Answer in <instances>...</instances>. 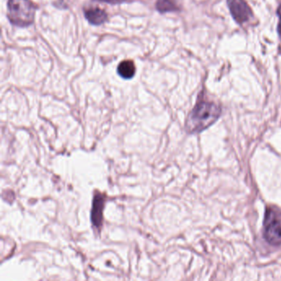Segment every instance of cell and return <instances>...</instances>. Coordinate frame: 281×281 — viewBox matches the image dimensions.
<instances>
[{
  "label": "cell",
  "instance_id": "cell-1",
  "mask_svg": "<svg viewBox=\"0 0 281 281\" xmlns=\"http://www.w3.org/2000/svg\"><path fill=\"white\" fill-rule=\"evenodd\" d=\"M221 113L218 105L210 102L202 101L196 104L189 116L186 128L191 133H199L216 122Z\"/></svg>",
  "mask_w": 281,
  "mask_h": 281
},
{
  "label": "cell",
  "instance_id": "cell-2",
  "mask_svg": "<svg viewBox=\"0 0 281 281\" xmlns=\"http://www.w3.org/2000/svg\"><path fill=\"white\" fill-rule=\"evenodd\" d=\"M36 8L30 0H8V18L11 24L26 27L34 22Z\"/></svg>",
  "mask_w": 281,
  "mask_h": 281
},
{
  "label": "cell",
  "instance_id": "cell-3",
  "mask_svg": "<svg viewBox=\"0 0 281 281\" xmlns=\"http://www.w3.org/2000/svg\"><path fill=\"white\" fill-rule=\"evenodd\" d=\"M264 237L271 245H281V209L276 208L266 209L264 219Z\"/></svg>",
  "mask_w": 281,
  "mask_h": 281
},
{
  "label": "cell",
  "instance_id": "cell-4",
  "mask_svg": "<svg viewBox=\"0 0 281 281\" xmlns=\"http://www.w3.org/2000/svg\"><path fill=\"white\" fill-rule=\"evenodd\" d=\"M230 13L237 24L248 23L253 17V13L245 0H227Z\"/></svg>",
  "mask_w": 281,
  "mask_h": 281
},
{
  "label": "cell",
  "instance_id": "cell-5",
  "mask_svg": "<svg viewBox=\"0 0 281 281\" xmlns=\"http://www.w3.org/2000/svg\"><path fill=\"white\" fill-rule=\"evenodd\" d=\"M85 18L91 24L99 26L107 20V14L100 8H89L84 12Z\"/></svg>",
  "mask_w": 281,
  "mask_h": 281
},
{
  "label": "cell",
  "instance_id": "cell-6",
  "mask_svg": "<svg viewBox=\"0 0 281 281\" xmlns=\"http://www.w3.org/2000/svg\"><path fill=\"white\" fill-rule=\"evenodd\" d=\"M135 70V65L131 60L122 61L117 68L118 75L125 79H130L134 77Z\"/></svg>",
  "mask_w": 281,
  "mask_h": 281
},
{
  "label": "cell",
  "instance_id": "cell-7",
  "mask_svg": "<svg viewBox=\"0 0 281 281\" xmlns=\"http://www.w3.org/2000/svg\"><path fill=\"white\" fill-rule=\"evenodd\" d=\"M156 8L162 13L176 12L180 9L178 0H157Z\"/></svg>",
  "mask_w": 281,
  "mask_h": 281
},
{
  "label": "cell",
  "instance_id": "cell-8",
  "mask_svg": "<svg viewBox=\"0 0 281 281\" xmlns=\"http://www.w3.org/2000/svg\"><path fill=\"white\" fill-rule=\"evenodd\" d=\"M277 16L279 18L278 27H277V31H278L279 36L281 39V5L279 6L278 9H277Z\"/></svg>",
  "mask_w": 281,
  "mask_h": 281
},
{
  "label": "cell",
  "instance_id": "cell-9",
  "mask_svg": "<svg viewBox=\"0 0 281 281\" xmlns=\"http://www.w3.org/2000/svg\"><path fill=\"white\" fill-rule=\"evenodd\" d=\"M104 3H111V4H119V3H125L127 2L128 0H98Z\"/></svg>",
  "mask_w": 281,
  "mask_h": 281
}]
</instances>
